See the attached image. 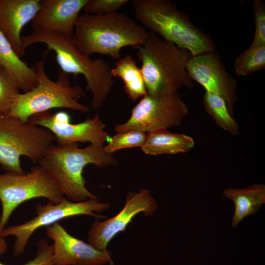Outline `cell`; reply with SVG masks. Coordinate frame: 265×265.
Listing matches in <instances>:
<instances>
[{"label":"cell","mask_w":265,"mask_h":265,"mask_svg":"<svg viewBox=\"0 0 265 265\" xmlns=\"http://www.w3.org/2000/svg\"><path fill=\"white\" fill-rule=\"evenodd\" d=\"M147 36L143 26L125 14L115 12L79 15L72 39L77 49L86 55L100 53L118 59L123 48L140 46Z\"/></svg>","instance_id":"cell-1"},{"label":"cell","mask_w":265,"mask_h":265,"mask_svg":"<svg viewBox=\"0 0 265 265\" xmlns=\"http://www.w3.org/2000/svg\"><path fill=\"white\" fill-rule=\"evenodd\" d=\"M147 93L154 97L174 94L183 87L192 89L187 64L193 56L187 50L148 32L144 44L137 47Z\"/></svg>","instance_id":"cell-2"},{"label":"cell","mask_w":265,"mask_h":265,"mask_svg":"<svg viewBox=\"0 0 265 265\" xmlns=\"http://www.w3.org/2000/svg\"><path fill=\"white\" fill-rule=\"evenodd\" d=\"M38 164L53 180L68 200L80 202L98 199L86 187L82 173L88 164L100 167L116 166L118 161L112 154L106 152L104 145L90 144L80 148L78 143L53 146Z\"/></svg>","instance_id":"cell-3"},{"label":"cell","mask_w":265,"mask_h":265,"mask_svg":"<svg viewBox=\"0 0 265 265\" xmlns=\"http://www.w3.org/2000/svg\"><path fill=\"white\" fill-rule=\"evenodd\" d=\"M73 36L61 33L33 30L29 35L22 36V46L25 52L31 44H45L48 50L53 51L61 71L74 77L81 75L87 83L86 91L92 95L91 107L97 110L106 101L114 84L110 74L111 67L101 59H91L76 48Z\"/></svg>","instance_id":"cell-4"},{"label":"cell","mask_w":265,"mask_h":265,"mask_svg":"<svg viewBox=\"0 0 265 265\" xmlns=\"http://www.w3.org/2000/svg\"><path fill=\"white\" fill-rule=\"evenodd\" d=\"M132 5L135 17L150 31L187 50L193 56L216 51L211 37L171 1L133 0Z\"/></svg>","instance_id":"cell-5"},{"label":"cell","mask_w":265,"mask_h":265,"mask_svg":"<svg viewBox=\"0 0 265 265\" xmlns=\"http://www.w3.org/2000/svg\"><path fill=\"white\" fill-rule=\"evenodd\" d=\"M47 51L43 59L37 61L34 66L37 86L28 92L20 93L7 116L27 122L35 114L54 108H65L82 113L90 110L79 102L84 96V91L79 85H71L68 74L61 71L55 80L48 77L44 66Z\"/></svg>","instance_id":"cell-6"},{"label":"cell","mask_w":265,"mask_h":265,"mask_svg":"<svg viewBox=\"0 0 265 265\" xmlns=\"http://www.w3.org/2000/svg\"><path fill=\"white\" fill-rule=\"evenodd\" d=\"M55 138L47 129L29 122L0 117V165L6 172L25 173L21 157L38 163L53 146Z\"/></svg>","instance_id":"cell-7"},{"label":"cell","mask_w":265,"mask_h":265,"mask_svg":"<svg viewBox=\"0 0 265 265\" xmlns=\"http://www.w3.org/2000/svg\"><path fill=\"white\" fill-rule=\"evenodd\" d=\"M64 197L59 187L39 164L23 174L5 172L0 173V201L2 206L0 232L14 210L25 201L44 198L57 203Z\"/></svg>","instance_id":"cell-8"},{"label":"cell","mask_w":265,"mask_h":265,"mask_svg":"<svg viewBox=\"0 0 265 265\" xmlns=\"http://www.w3.org/2000/svg\"><path fill=\"white\" fill-rule=\"evenodd\" d=\"M110 207L109 203L100 202L98 199L75 202L64 196L57 203L49 202L45 205L37 204L35 206L34 217L22 224L5 227L0 232V237H15L13 252L15 256H18L24 252L30 237L39 228L76 215H86L96 218L105 219L106 216L100 213Z\"/></svg>","instance_id":"cell-9"},{"label":"cell","mask_w":265,"mask_h":265,"mask_svg":"<svg viewBox=\"0 0 265 265\" xmlns=\"http://www.w3.org/2000/svg\"><path fill=\"white\" fill-rule=\"evenodd\" d=\"M188 111L178 93L162 97L147 94L132 109L128 121L116 124L115 130L117 132L133 130L148 133L167 129L180 125Z\"/></svg>","instance_id":"cell-10"},{"label":"cell","mask_w":265,"mask_h":265,"mask_svg":"<svg viewBox=\"0 0 265 265\" xmlns=\"http://www.w3.org/2000/svg\"><path fill=\"white\" fill-rule=\"evenodd\" d=\"M27 122L49 130L53 134L59 145L78 142L104 145L111 138V135L105 131L106 125L98 113L92 118L72 124L70 115L66 111H59L54 113L45 111L32 115Z\"/></svg>","instance_id":"cell-11"},{"label":"cell","mask_w":265,"mask_h":265,"mask_svg":"<svg viewBox=\"0 0 265 265\" xmlns=\"http://www.w3.org/2000/svg\"><path fill=\"white\" fill-rule=\"evenodd\" d=\"M157 207L156 199L147 189H141L138 192H129L124 206L117 214L102 221L95 218L88 234V243L98 250L106 249L110 240L125 231L135 216L140 213L150 216Z\"/></svg>","instance_id":"cell-12"},{"label":"cell","mask_w":265,"mask_h":265,"mask_svg":"<svg viewBox=\"0 0 265 265\" xmlns=\"http://www.w3.org/2000/svg\"><path fill=\"white\" fill-rule=\"evenodd\" d=\"M187 70L191 79L206 91L222 98L234 116V106L237 101V81L216 51L192 56L187 62Z\"/></svg>","instance_id":"cell-13"},{"label":"cell","mask_w":265,"mask_h":265,"mask_svg":"<svg viewBox=\"0 0 265 265\" xmlns=\"http://www.w3.org/2000/svg\"><path fill=\"white\" fill-rule=\"evenodd\" d=\"M53 240L52 259L56 265H113L110 251H100L67 232L58 222L46 227Z\"/></svg>","instance_id":"cell-14"},{"label":"cell","mask_w":265,"mask_h":265,"mask_svg":"<svg viewBox=\"0 0 265 265\" xmlns=\"http://www.w3.org/2000/svg\"><path fill=\"white\" fill-rule=\"evenodd\" d=\"M88 0H41L31 21L33 30L61 33L73 36L80 11Z\"/></svg>","instance_id":"cell-15"},{"label":"cell","mask_w":265,"mask_h":265,"mask_svg":"<svg viewBox=\"0 0 265 265\" xmlns=\"http://www.w3.org/2000/svg\"><path fill=\"white\" fill-rule=\"evenodd\" d=\"M40 0H0V31L20 58L25 53L22 46V30L38 12Z\"/></svg>","instance_id":"cell-16"},{"label":"cell","mask_w":265,"mask_h":265,"mask_svg":"<svg viewBox=\"0 0 265 265\" xmlns=\"http://www.w3.org/2000/svg\"><path fill=\"white\" fill-rule=\"evenodd\" d=\"M223 195L234 204L231 226L236 228L245 217L257 213L265 204V185L254 184L242 188L228 187L224 189Z\"/></svg>","instance_id":"cell-17"},{"label":"cell","mask_w":265,"mask_h":265,"mask_svg":"<svg viewBox=\"0 0 265 265\" xmlns=\"http://www.w3.org/2000/svg\"><path fill=\"white\" fill-rule=\"evenodd\" d=\"M0 67L6 70L15 80L23 93L28 92L37 85L34 67H29L15 53L11 43L0 31Z\"/></svg>","instance_id":"cell-18"},{"label":"cell","mask_w":265,"mask_h":265,"mask_svg":"<svg viewBox=\"0 0 265 265\" xmlns=\"http://www.w3.org/2000/svg\"><path fill=\"white\" fill-rule=\"evenodd\" d=\"M194 145L191 136L172 133L164 129L148 132L145 142L140 148L147 155L158 156L186 153L190 151Z\"/></svg>","instance_id":"cell-19"},{"label":"cell","mask_w":265,"mask_h":265,"mask_svg":"<svg viewBox=\"0 0 265 265\" xmlns=\"http://www.w3.org/2000/svg\"><path fill=\"white\" fill-rule=\"evenodd\" d=\"M110 74L122 80L125 92L132 100L136 101L147 94L141 69L132 56L127 55L119 58L115 67L111 68Z\"/></svg>","instance_id":"cell-20"},{"label":"cell","mask_w":265,"mask_h":265,"mask_svg":"<svg viewBox=\"0 0 265 265\" xmlns=\"http://www.w3.org/2000/svg\"><path fill=\"white\" fill-rule=\"evenodd\" d=\"M203 104L207 113L219 127L232 135L238 134V124L222 98L206 91L203 97Z\"/></svg>","instance_id":"cell-21"},{"label":"cell","mask_w":265,"mask_h":265,"mask_svg":"<svg viewBox=\"0 0 265 265\" xmlns=\"http://www.w3.org/2000/svg\"><path fill=\"white\" fill-rule=\"evenodd\" d=\"M265 68V45L252 46L238 55L234 63L235 74L246 76Z\"/></svg>","instance_id":"cell-22"},{"label":"cell","mask_w":265,"mask_h":265,"mask_svg":"<svg viewBox=\"0 0 265 265\" xmlns=\"http://www.w3.org/2000/svg\"><path fill=\"white\" fill-rule=\"evenodd\" d=\"M20 94L15 80L5 69L0 67V117L7 116Z\"/></svg>","instance_id":"cell-23"},{"label":"cell","mask_w":265,"mask_h":265,"mask_svg":"<svg viewBox=\"0 0 265 265\" xmlns=\"http://www.w3.org/2000/svg\"><path fill=\"white\" fill-rule=\"evenodd\" d=\"M147 132L139 131H128L117 132L111 137L108 144L104 146V150L109 154L115 151L135 147H141L145 143Z\"/></svg>","instance_id":"cell-24"},{"label":"cell","mask_w":265,"mask_h":265,"mask_svg":"<svg viewBox=\"0 0 265 265\" xmlns=\"http://www.w3.org/2000/svg\"><path fill=\"white\" fill-rule=\"evenodd\" d=\"M252 9L255 19V33L252 46L265 45V4L260 0L253 1Z\"/></svg>","instance_id":"cell-25"},{"label":"cell","mask_w":265,"mask_h":265,"mask_svg":"<svg viewBox=\"0 0 265 265\" xmlns=\"http://www.w3.org/2000/svg\"><path fill=\"white\" fill-rule=\"evenodd\" d=\"M128 2V0H88L82 10L86 14L105 15L116 12Z\"/></svg>","instance_id":"cell-26"},{"label":"cell","mask_w":265,"mask_h":265,"mask_svg":"<svg viewBox=\"0 0 265 265\" xmlns=\"http://www.w3.org/2000/svg\"><path fill=\"white\" fill-rule=\"evenodd\" d=\"M35 256L31 260L22 265H56L52 259L53 244L44 239H41L37 243ZM0 265H6L0 261Z\"/></svg>","instance_id":"cell-27"},{"label":"cell","mask_w":265,"mask_h":265,"mask_svg":"<svg viewBox=\"0 0 265 265\" xmlns=\"http://www.w3.org/2000/svg\"><path fill=\"white\" fill-rule=\"evenodd\" d=\"M1 221V214H0V223ZM7 245L3 238L0 237V255L4 254L7 250Z\"/></svg>","instance_id":"cell-28"}]
</instances>
